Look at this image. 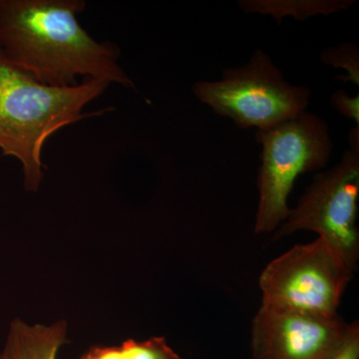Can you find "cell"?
Wrapping results in <instances>:
<instances>
[{"label":"cell","mask_w":359,"mask_h":359,"mask_svg":"<svg viewBox=\"0 0 359 359\" xmlns=\"http://www.w3.org/2000/svg\"><path fill=\"white\" fill-rule=\"evenodd\" d=\"M85 8L84 0H0V51L48 86H76L84 77L135 89L118 62L119 47L80 25Z\"/></svg>","instance_id":"obj_1"},{"label":"cell","mask_w":359,"mask_h":359,"mask_svg":"<svg viewBox=\"0 0 359 359\" xmlns=\"http://www.w3.org/2000/svg\"><path fill=\"white\" fill-rule=\"evenodd\" d=\"M67 341V323L29 325L20 320L11 325L0 359H56L59 348Z\"/></svg>","instance_id":"obj_8"},{"label":"cell","mask_w":359,"mask_h":359,"mask_svg":"<svg viewBox=\"0 0 359 359\" xmlns=\"http://www.w3.org/2000/svg\"><path fill=\"white\" fill-rule=\"evenodd\" d=\"M193 93L242 129L264 130L306 111L311 91L290 84L269 54L257 49L249 62L226 68L219 81H198Z\"/></svg>","instance_id":"obj_4"},{"label":"cell","mask_w":359,"mask_h":359,"mask_svg":"<svg viewBox=\"0 0 359 359\" xmlns=\"http://www.w3.org/2000/svg\"><path fill=\"white\" fill-rule=\"evenodd\" d=\"M348 142V148L337 165L314 175L297 205L275 231L273 240L295 231H313L355 271L359 259L358 127L351 130Z\"/></svg>","instance_id":"obj_6"},{"label":"cell","mask_w":359,"mask_h":359,"mask_svg":"<svg viewBox=\"0 0 359 359\" xmlns=\"http://www.w3.org/2000/svg\"><path fill=\"white\" fill-rule=\"evenodd\" d=\"M80 359H183L163 337L144 341L127 339L120 346H93Z\"/></svg>","instance_id":"obj_10"},{"label":"cell","mask_w":359,"mask_h":359,"mask_svg":"<svg viewBox=\"0 0 359 359\" xmlns=\"http://www.w3.org/2000/svg\"><path fill=\"white\" fill-rule=\"evenodd\" d=\"M354 269L323 238L297 245L268 264L259 278L262 306L320 318L339 316Z\"/></svg>","instance_id":"obj_5"},{"label":"cell","mask_w":359,"mask_h":359,"mask_svg":"<svg viewBox=\"0 0 359 359\" xmlns=\"http://www.w3.org/2000/svg\"><path fill=\"white\" fill-rule=\"evenodd\" d=\"M332 359H359V323L358 320L351 323L348 335Z\"/></svg>","instance_id":"obj_13"},{"label":"cell","mask_w":359,"mask_h":359,"mask_svg":"<svg viewBox=\"0 0 359 359\" xmlns=\"http://www.w3.org/2000/svg\"><path fill=\"white\" fill-rule=\"evenodd\" d=\"M351 323L261 306L252 323V359H332Z\"/></svg>","instance_id":"obj_7"},{"label":"cell","mask_w":359,"mask_h":359,"mask_svg":"<svg viewBox=\"0 0 359 359\" xmlns=\"http://www.w3.org/2000/svg\"><path fill=\"white\" fill-rule=\"evenodd\" d=\"M330 103L332 107L335 108L340 114L346 117L347 119L353 120L356 126L359 124V97L348 95L344 90H337L332 97Z\"/></svg>","instance_id":"obj_12"},{"label":"cell","mask_w":359,"mask_h":359,"mask_svg":"<svg viewBox=\"0 0 359 359\" xmlns=\"http://www.w3.org/2000/svg\"><path fill=\"white\" fill-rule=\"evenodd\" d=\"M256 140L263 150L257 177L255 233H269L289 216L287 199L297 177L325 168L332 143L327 123L308 111L269 128L257 130Z\"/></svg>","instance_id":"obj_3"},{"label":"cell","mask_w":359,"mask_h":359,"mask_svg":"<svg viewBox=\"0 0 359 359\" xmlns=\"http://www.w3.org/2000/svg\"><path fill=\"white\" fill-rule=\"evenodd\" d=\"M109 83L85 79L72 87H52L11 65L0 51V151L22 165L26 191L36 192L44 177L42 152L52 135L113 108L83 112Z\"/></svg>","instance_id":"obj_2"},{"label":"cell","mask_w":359,"mask_h":359,"mask_svg":"<svg viewBox=\"0 0 359 359\" xmlns=\"http://www.w3.org/2000/svg\"><path fill=\"white\" fill-rule=\"evenodd\" d=\"M354 2V0H245L240 2V6L245 13L269 14L280 22L283 16L306 20L318 14L339 13L353 6Z\"/></svg>","instance_id":"obj_9"},{"label":"cell","mask_w":359,"mask_h":359,"mask_svg":"<svg viewBox=\"0 0 359 359\" xmlns=\"http://www.w3.org/2000/svg\"><path fill=\"white\" fill-rule=\"evenodd\" d=\"M320 60L325 65L341 68L346 71V75L339 77L344 81L353 82L359 86V51L358 45L347 42L330 47L323 51Z\"/></svg>","instance_id":"obj_11"}]
</instances>
